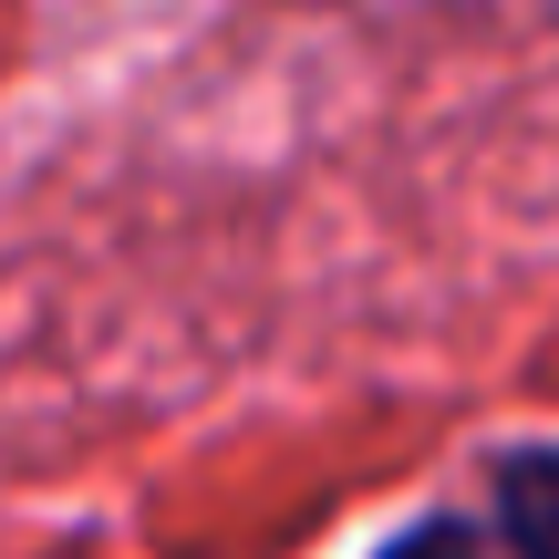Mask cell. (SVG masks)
Segmentation results:
<instances>
[{
  "mask_svg": "<svg viewBox=\"0 0 559 559\" xmlns=\"http://www.w3.org/2000/svg\"><path fill=\"white\" fill-rule=\"evenodd\" d=\"M498 528L519 559H559V445L498 456Z\"/></svg>",
  "mask_w": 559,
  "mask_h": 559,
  "instance_id": "obj_1",
  "label": "cell"
},
{
  "mask_svg": "<svg viewBox=\"0 0 559 559\" xmlns=\"http://www.w3.org/2000/svg\"><path fill=\"white\" fill-rule=\"evenodd\" d=\"M383 559H498V549H487L466 519H425V528H404V539L383 549Z\"/></svg>",
  "mask_w": 559,
  "mask_h": 559,
  "instance_id": "obj_2",
  "label": "cell"
}]
</instances>
